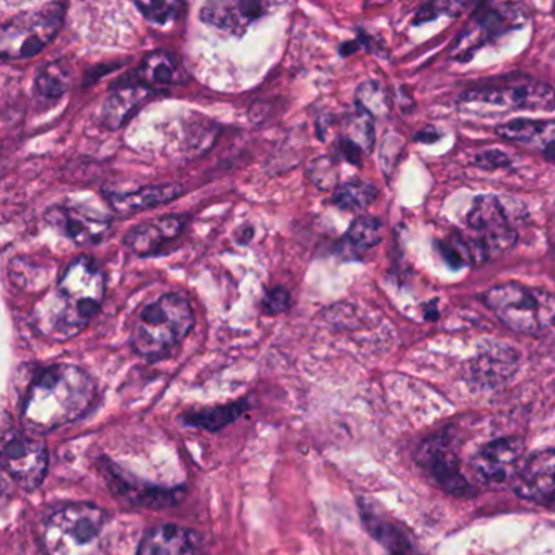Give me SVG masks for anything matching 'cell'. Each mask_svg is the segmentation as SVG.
I'll list each match as a JSON object with an SVG mask.
<instances>
[{"label":"cell","mask_w":555,"mask_h":555,"mask_svg":"<svg viewBox=\"0 0 555 555\" xmlns=\"http://www.w3.org/2000/svg\"><path fill=\"white\" fill-rule=\"evenodd\" d=\"M105 300V274L92 256H79L67 266L53 291L35 307L41 336L69 340L79 336Z\"/></svg>","instance_id":"obj_1"},{"label":"cell","mask_w":555,"mask_h":555,"mask_svg":"<svg viewBox=\"0 0 555 555\" xmlns=\"http://www.w3.org/2000/svg\"><path fill=\"white\" fill-rule=\"evenodd\" d=\"M96 392V382L87 370L54 363L31 379L22 405V424L34 434L66 427L92 411Z\"/></svg>","instance_id":"obj_2"},{"label":"cell","mask_w":555,"mask_h":555,"mask_svg":"<svg viewBox=\"0 0 555 555\" xmlns=\"http://www.w3.org/2000/svg\"><path fill=\"white\" fill-rule=\"evenodd\" d=\"M108 526L102 506L66 503L48 516L41 541L48 555H108Z\"/></svg>","instance_id":"obj_3"},{"label":"cell","mask_w":555,"mask_h":555,"mask_svg":"<svg viewBox=\"0 0 555 555\" xmlns=\"http://www.w3.org/2000/svg\"><path fill=\"white\" fill-rule=\"evenodd\" d=\"M194 326V311L183 294H165L145 305L135 318L131 346L142 359H167Z\"/></svg>","instance_id":"obj_4"},{"label":"cell","mask_w":555,"mask_h":555,"mask_svg":"<svg viewBox=\"0 0 555 555\" xmlns=\"http://www.w3.org/2000/svg\"><path fill=\"white\" fill-rule=\"evenodd\" d=\"M487 307L516 333L541 336L555 324V298L525 285H495L483 295Z\"/></svg>","instance_id":"obj_5"},{"label":"cell","mask_w":555,"mask_h":555,"mask_svg":"<svg viewBox=\"0 0 555 555\" xmlns=\"http://www.w3.org/2000/svg\"><path fill=\"white\" fill-rule=\"evenodd\" d=\"M64 17L66 5L50 4L11 18L0 34L2 60L21 61L37 56L57 37Z\"/></svg>","instance_id":"obj_6"},{"label":"cell","mask_w":555,"mask_h":555,"mask_svg":"<svg viewBox=\"0 0 555 555\" xmlns=\"http://www.w3.org/2000/svg\"><path fill=\"white\" fill-rule=\"evenodd\" d=\"M467 225L473 238L466 240L473 259H490L503 255L516 243V230L508 214L495 196H479L474 201Z\"/></svg>","instance_id":"obj_7"},{"label":"cell","mask_w":555,"mask_h":555,"mask_svg":"<svg viewBox=\"0 0 555 555\" xmlns=\"http://www.w3.org/2000/svg\"><path fill=\"white\" fill-rule=\"evenodd\" d=\"M463 102L477 108L489 106L502 112H552L555 109V89L535 80H515L469 90Z\"/></svg>","instance_id":"obj_8"},{"label":"cell","mask_w":555,"mask_h":555,"mask_svg":"<svg viewBox=\"0 0 555 555\" xmlns=\"http://www.w3.org/2000/svg\"><path fill=\"white\" fill-rule=\"evenodd\" d=\"M0 461L5 473L22 489L34 492L43 486L50 469V451L40 438L22 431H5L2 437Z\"/></svg>","instance_id":"obj_9"},{"label":"cell","mask_w":555,"mask_h":555,"mask_svg":"<svg viewBox=\"0 0 555 555\" xmlns=\"http://www.w3.org/2000/svg\"><path fill=\"white\" fill-rule=\"evenodd\" d=\"M47 222L76 245L102 242L112 229V217L99 210L73 204H57L44 214Z\"/></svg>","instance_id":"obj_10"},{"label":"cell","mask_w":555,"mask_h":555,"mask_svg":"<svg viewBox=\"0 0 555 555\" xmlns=\"http://www.w3.org/2000/svg\"><path fill=\"white\" fill-rule=\"evenodd\" d=\"M418 464L431 480L447 492L457 496H466L473 492L469 482L461 473L456 454L443 443L441 438L435 437L422 444L418 451Z\"/></svg>","instance_id":"obj_11"},{"label":"cell","mask_w":555,"mask_h":555,"mask_svg":"<svg viewBox=\"0 0 555 555\" xmlns=\"http://www.w3.org/2000/svg\"><path fill=\"white\" fill-rule=\"evenodd\" d=\"M522 441L516 437L500 438L486 444L474 457V470L487 483H502L518 473Z\"/></svg>","instance_id":"obj_12"},{"label":"cell","mask_w":555,"mask_h":555,"mask_svg":"<svg viewBox=\"0 0 555 555\" xmlns=\"http://www.w3.org/2000/svg\"><path fill=\"white\" fill-rule=\"evenodd\" d=\"M184 227H186V217H158L157 220L141 223V225L129 230L128 235L125 236V245L135 256L151 258L170 246L175 240L180 238Z\"/></svg>","instance_id":"obj_13"},{"label":"cell","mask_w":555,"mask_h":555,"mask_svg":"<svg viewBox=\"0 0 555 555\" xmlns=\"http://www.w3.org/2000/svg\"><path fill=\"white\" fill-rule=\"evenodd\" d=\"M515 490L522 499L545 503L555 500V448L532 454L515 476Z\"/></svg>","instance_id":"obj_14"},{"label":"cell","mask_w":555,"mask_h":555,"mask_svg":"<svg viewBox=\"0 0 555 555\" xmlns=\"http://www.w3.org/2000/svg\"><path fill=\"white\" fill-rule=\"evenodd\" d=\"M272 8L275 5L269 2H209L201 9V21L217 30L240 37Z\"/></svg>","instance_id":"obj_15"},{"label":"cell","mask_w":555,"mask_h":555,"mask_svg":"<svg viewBox=\"0 0 555 555\" xmlns=\"http://www.w3.org/2000/svg\"><path fill=\"white\" fill-rule=\"evenodd\" d=\"M138 555H203V541L193 529L168 522L142 535Z\"/></svg>","instance_id":"obj_16"},{"label":"cell","mask_w":555,"mask_h":555,"mask_svg":"<svg viewBox=\"0 0 555 555\" xmlns=\"http://www.w3.org/2000/svg\"><path fill=\"white\" fill-rule=\"evenodd\" d=\"M496 134L545 160L555 162V119H515L499 126Z\"/></svg>","instance_id":"obj_17"},{"label":"cell","mask_w":555,"mask_h":555,"mask_svg":"<svg viewBox=\"0 0 555 555\" xmlns=\"http://www.w3.org/2000/svg\"><path fill=\"white\" fill-rule=\"evenodd\" d=\"M154 90L139 82L125 83L109 93L103 105V125L108 129H119L128 119L152 99Z\"/></svg>","instance_id":"obj_18"},{"label":"cell","mask_w":555,"mask_h":555,"mask_svg":"<svg viewBox=\"0 0 555 555\" xmlns=\"http://www.w3.org/2000/svg\"><path fill=\"white\" fill-rule=\"evenodd\" d=\"M184 193L183 186L177 183L152 184L131 193L108 194V203L118 214H138L151 207L164 206Z\"/></svg>","instance_id":"obj_19"},{"label":"cell","mask_w":555,"mask_h":555,"mask_svg":"<svg viewBox=\"0 0 555 555\" xmlns=\"http://www.w3.org/2000/svg\"><path fill=\"white\" fill-rule=\"evenodd\" d=\"M135 82L149 87V89H167V87L180 86L186 79L181 61L168 51H154L147 54L135 73Z\"/></svg>","instance_id":"obj_20"},{"label":"cell","mask_w":555,"mask_h":555,"mask_svg":"<svg viewBox=\"0 0 555 555\" xmlns=\"http://www.w3.org/2000/svg\"><path fill=\"white\" fill-rule=\"evenodd\" d=\"M112 487L118 495L125 496L135 505L147 506V508H164L173 505L181 499L180 489H167V487L149 486L145 482H131L126 474L113 470Z\"/></svg>","instance_id":"obj_21"},{"label":"cell","mask_w":555,"mask_h":555,"mask_svg":"<svg viewBox=\"0 0 555 555\" xmlns=\"http://www.w3.org/2000/svg\"><path fill=\"white\" fill-rule=\"evenodd\" d=\"M375 132H373V116L357 108V113L347 119L343 138L339 139V151L347 160L359 164L363 154L372 151Z\"/></svg>","instance_id":"obj_22"},{"label":"cell","mask_w":555,"mask_h":555,"mask_svg":"<svg viewBox=\"0 0 555 555\" xmlns=\"http://www.w3.org/2000/svg\"><path fill=\"white\" fill-rule=\"evenodd\" d=\"M73 86V67L67 61L44 64L35 77L34 93L41 102H56Z\"/></svg>","instance_id":"obj_23"},{"label":"cell","mask_w":555,"mask_h":555,"mask_svg":"<svg viewBox=\"0 0 555 555\" xmlns=\"http://www.w3.org/2000/svg\"><path fill=\"white\" fill-rule=\"evenodd\" d=\"M246 401L233 402V404L219 405V408L203 409V411L188 412L181 417L184 425L204 428V430L217 431L227 427L232 422L238 421L245 414Z\"/></svg>","instance_id":"obj_24"},{"label":"cell","mask_w":555,"mask_h":555,"mask_svg":"<svg viewBox=\"0 0 555 555\" xmlns=\"http://www.w3.org/2000/svg\"><path fill=\"white\" fill-rule=\"evenodd\" d=\"M376 196H378V190L369 181L349 180L337 186L333 203L339 209L357 212L375 203Z\"/></svg>","instance_id":"obj_25"},{"label":"cell","mask_w":555,"mask_h":555,"mask_svg":"<svg viewBox=\"0 0 555 555\" xmlns=\"http://www.w3.org/2000/svg\"><path fill=\"white\" fill-rule=\"evenodd\" d=\"M383 232L385 227L376 217L363 216L353 220L352 225L347 230L346 240L353 249L366 251L382 242Z\"/></svg>","instance_id":"obj_26"},{"label":"cell","mask_w":555,"mask_h":555,"mask_svg":"<svg viewBox=\"0 0 555 555\" xmlns=\"http://www.w3.org/2000/svg\"><path fill=\"white\" fill-rule=\"evenodd\" d=\"M135 8L145 21L155 25L171 24L184 11V4L181 2H135Z\"/></svg>","instance_id":"obj_27"},{"label":"cell","mask_w":555,"mask_h":555,"mask_svg":"<svg viewBox=\"0 0 555 555\" xmlns=\"http://www.w3.org/2000/svg\"><path fill=\"white\" fill-rule=\"evenodd\" d=\"M386 106L388 103H386L385 90L378 83L365 82L357 90V108L369 113L373 118L376 115H383Z\"/></svg>","instance_id":"obj_28"},{"label":"cell","mask_w":555,"mask_h":555,"mask_svg":"<svg viewBox=\"0 0 555 555\" xmlns=\"http://www.w3.org/2000/svg\"><path fill=\"white\" fill-rule=\"evenodd\" d=\"M291 308V292L285 287H274L262 298V311L266 314H281Z\"/></svg>","instance_id":"obj_29"}]
</instances>
